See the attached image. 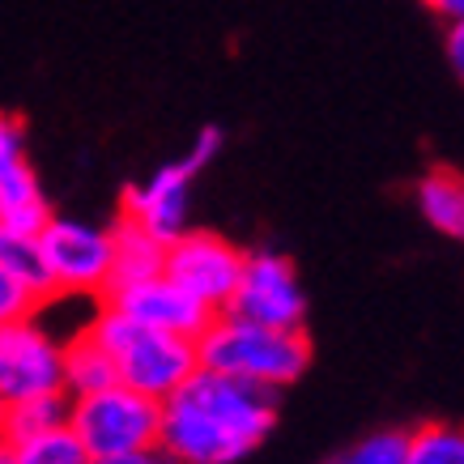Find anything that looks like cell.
Wrapping results in <instances>:
<instances>
[{"label": "cell", "instance_id": "30bf717a", "mask_svg": "<svg viewBox=\"0 0 464 464\" xmlns=\"http://www.w3.org/2000/svg\"><path fill=\"white\" fill-rule=\"evenodd\" d=\"M102 307H111V311H120V315H128V320H137L141 328H154V333L183 337V341H197L213 324V311L200 307L192 295H183L167 273H162V277H150V282H141V285L115 290V295L102 298Z\"/></svg>", "mask_w": 464, "mask_h": 464}, {"label": "cell", "instance_id": "6da1fadb", "mask_svg": "<svg viewBox=\"0 0 464 464\" xmlns=\"http://www.w3.org/2000/svg\"><path fill=\"white\" fill-rule=\"evenodd\" d=\"M277 426V396L197 371L162 401L158 448L175 464H239Z\"/></svg>", "mask_w": 464, "mask_h": 464}, {"label": "cell", "instance_id": "cb8c5ba5", "mask_svg": "<svg viewBox=\"0 0 464 464\" xmlns=\"http://www.w3.org/2000/svg\"><path fill=\"white\" fill-rule=\"evenodd\" d=\"M102 464H175L162 448H150V451H137V456H120V460H102Z\"/></svg>", "mask_w": 464, "mask_h": 464}, {"label": "cell", "instance_id": "3957f363", "mask_svg": "<svg viewBox=\"0 0 464 464\" xmlns=\"http://www.w3.org/2000/svg\"><path fill=\"white\" fill-rule=\"evenodd\" d=\"M85 333L99 341L102 353L111 358L120 388H132V392L150 396L158 405H162L170 392H179L183 383L200 371L197 341L167 337V333H154V328H141L137 320H128V315L102 307V303L94 307Z\"/></svg>", "mask_w": 464, "mask_h": 464}, {"label": "cell", "instance_id": "9c48e42d", "mask_svg": "<svg viewBox=\"0 0 464 464\" xmlns=\"http://www.w3.org/2000/svg\"><path fill=\"white\" fill-rule=\"evenodd\" d=\"M192 170L183 158L158 167L150 179L128 183L124 200H120V218L132 226H141L145 235H154L158 243H175L188 230V200H192Z\"/></svg>", "mask_w": 464, "mask_h": 464}, {"label": "cell", "instance_id": "9a60e30c", "mask_svg": "<svg viewBox=\"0 0 464 464\" xmlns=\"http://www.w3.org/2000/svg\"><path fill=\"white\" fill-rule=\"evenodd\" d=\"M0 273H9L39 307L56 303V290H52V277H47V265H43L39 235H22V230L0 226Z\"/></svg>", "mask_w": 464, "mask_h": 464}, {"label": "cell", "instance_id": "ac0fdd59", "mask_svg": "<svg viewBox=\"0 0 464 464\" xmlns=\"http://www.w3.org/2000/svg\"><path fill=\"white\" fill-rule=\"evenodd\" d=\"M9 464H94L82 451V443L72 439V430H52L43 439H30L22 448H9Z\"/></svg>", "mask_w": 464, "mask_h": 464}, {"label": "cell", "instance_id": "8992f818", "mask_svg": "<svg viewBox=\"0 0 464 464\" xmlns=\"http://www.w3.org/2000/svg\"><path fill=\"white\" fill-rule=\"evenodd\" d=\"M230 320L256 324V328H277V333H298L307 320V295L298 282V268L282 252L256 247L243 260L239 290L222 311Z\"/></svg>", "mask_w": 464, "mask_h": 464}, {"label": "cell", "instance_id": "ba28073f", "mask_svg": "<svg viewBox=\"0 0 464 464\" xmlns=\"http://www.w3.org/2000/svg\"><path fill=\"white\" fill-rule=\"evenodd\" d=\"M243 260H247V252L239 243H230L226 235H213V230H192L188 226L167 247V268L162 273L179 285L183 295L197 298L200 307L222 315L230 307L235 290H239Z\"/></svg>", "mask_w": 464, "mask_h": 464}, {"label": "cell", "instance_id": "52a82bcc", "mask_svg": "<svg viewBox=\"0 0 464 464\" xmlns=\"http://www.w3.org/2000/svg\"><path fill=\"white\" fill-rule=\"evenodd\" d=\"M64 337H56L43 315L0 324V409L64 392Z\"/></svg>", "mask_w": 464, "mask_h": 464}, {"label": "cell", "instance_id": "d6986e66", "mask_svg": "<svg viewBox=\"0 0 464 464\" xmlns=\"http://www.w3.org/2000/svg\"><path fill=\"white\" fill-rule=\"evenodd\" d=\"M405 443H409V430L388 426V430H375V435L358 439L333 464H405Z\"/></svg>", "mask_w": 464, "mask_h": 464}, {"label": "cell", "instance_id": "603a6c76", "mask_svg": "<svg viewBox=\"0 0 464 464\" xmlns=\"http://www.w3.org/2000/svg\"><path fill=\"white\" fill-rule=\"evenodd\" d=\"M443 52H448L451 72L464 82V14L448 17V26H443Z\"/></svg>", "mask_w": 464, "mask_h": 464}, {"label": "cell", "instance_id": "277c9868", "mask_svg": "<svg viewBox=\"0 0 464 464\" xmlns=\"http://www.w3.org/2000/svg\"><path fill=\"white\" fill-rule=\"evenodd\" d=\"M158 426H162V405L120 383L69 401V430L94 464L158 448Z\"/></svg>", "mask_w": 464, "mask_h": 464}, {"label": "cell", "instance_id": "7a4b0ae2", "mask_svg": "<svg viewBox=\"0 0 464 464\" xmlns=\"http://www.w3.org/2000/svg\"><path fill=\"white\" fill-rule=\"evenodd\" d=\"M197 362L200 371H213L222 380L277 396L282 388L307 375L311 341L307 328L277 333V328H256V324L230 320V315H213V324L197 337Z\"/></svg>", "mask_w": 464, "mask_h": 464}, {"label": "cell", "instance_id": "e0dca14e", "mask_svg": "<svg viewBox=\"0 0 464 464\" xmlns=\"http://www.w3.org/2000/svg\"><path fill=\"white\" fill-rule=\"evenodd\" d=\"M405 464H464V422H418L409 430Z\"/></svg>", "mask_w": 464, "mask_h": 464}, {"label": "cell", "instance_id": "7c38bea8", "mask_svg": "<svg viewBox=\"0 0 464 464\" xmlns=\"http://www.w3.org/2000/svg\"><path fill=\"white\" fill-rule=\"evenodd\" d=\"M52 218H56V209H52V200H47V192H43V183L30 162L0 175V226L5 230L43 235Z\"/></svg>", "mask_w": 464, "mask_h": 464}, {"label": "cell", "instance_id": "4fadbf2b", "mask_svg": "<svg viewBox=\"0 0 464 464\" xmlns=\"http://www.w3.org/2000/svg\"><path fill=\"white\" fill-rule=\"evenodd\" d=\"M418 213L435 226L439 235L464 243V175L451 167H435L426 170L418 188H413Z\"/></svg>", "mask_w": 464, "mask_h": 464}, {"label": "cell", "instance_id": "8fae6325", "mask_svg": "<svg viewBox=\"0 0 464 464\" xmlns=\"http://www.w3.org/2000/svg\"><path fill=\"white\" fill-rule=\"evenodd\" d=\"M107 230H111V285H107V295L162 277L167 243H158L154 235H145L141 226H132L120 213H115V222H107Z\"/></svg>", "mask_w": 464, "mask_h": 464}, {"label": "cell", "instance_id": "5b68a950", "mask_svg": "<svg viewBox=\"0 0 464 464\" xmlns=\"http://www.w3.org/2000/svg\"><path fill=\"white\" fill-rule=\"evenodd\" d=\"M43 265L56 298H107L111 285V230L82 218H52L39 235Z\"/></svg>", "mask_w": 464, "mask_h": 464}, {"label": "cell", "instance_id": "ffe728a7", "mask_svg": "<svg viewBox=\"0 0 464 464\" xmlns=\"http://www.w3.org/2000/svg\"><path fill=\"white\" fill-rule=\"evenodd\" d=\"M39 303L22 290V285L9 277V273H0V324H14V320H30V315H39Z\"/></svg>", "mask_w": 464, "mask_h": 464}, {"label": "cell", "instance_id": "2e32d148", "mask_svg": "<svg viewBox=\"0 0 464 464\" xmlns=\"http://www.w3.org/2000/svg\"><path fill=\"white\" fill-rule=\"evenodd\" d=\"M64 426H69V396L64 392L0 409V443L5 448H22L30 439H43L52 430H64Z\"/></svg>", "mask_w": 464, "mask_h": 464}, {"label": "cell", "instance_id": "7402d4cb", "mask_svg": "<svg viewBox=\"0 0 464 464\" xmlns=\"http://www.w3.org/2000/svg\"><path fill=\"white\" fill-rule=\"evenodd\" d=\"M218 150H222V128L209 124V128H200L197 137H192V150L183 154V162H188V170H192V175H200V170L218 158Z\"/></svg>", "mask_w": 464, "mask_h": 464}, {"label": "cell", "instance_id": "44dd1931", "mask_svg": "<svg viewBox=\"0 0 464 464\" xmlns=\"http://www.w3.org/2000/svg\"><path fill=\"white\" fill-rule=\"evenodd\" d=\"M22 162H26V137H22V124H17L14 115L0 111V175L22 167Z\"/></svg>", "mask_w": 464, "mask_h": 464}, {"label": "cell", "instance_id": "5bb4252c", "mask_svg": "<svg viewBox=\"0 0 464 464\" xmlns=\"http://www.w3.org/2000/svg\"><path fill=\"white\" fill-rule=\"evenodd\" d=\"M60 383H64V396L69 401H82V396H94L102 388H115V366L111 358L102 353V345L90 333H72L64 337V371H60Z\"/></svg>", "mask_w": 464, "mask_h": 464}, {"label": "cell", "instance_id": "d4e9b609", "mask_svg": "<svg viewBox=\"0 0 464 464\" xmlns=\"http://www.w3.org/2000/svg\"><path fill=\"white\" fill-rule=\"evenodd\" d=\"M0 464H9V448L5 443H0Z\"/></svg>", "mask_w": 464, "mask_h": 464}]
</instances>
